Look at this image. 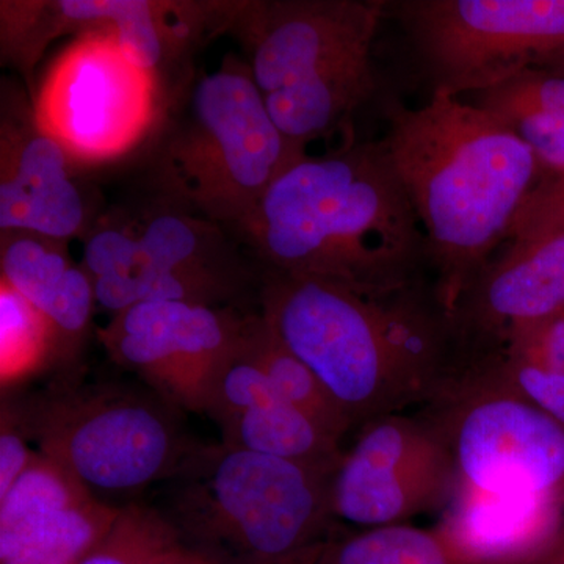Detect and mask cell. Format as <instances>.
<instances>
[{"mask_svg": "<svg viewBox=\"0 0 564 564\" xmlns=\"http://www.w3.org/2000/svg\"><path fill=\"white\" fill-rule=\"evenodd\" d=\"M237 240L262 270L366 295L415 288L426 259L417 215L383 141L344 140L304 155L270 185Z\"/></svg>", "mask_w": 564, "mask_h": 564, "instance_id": "1", "label": "cell"}, {"mask_svg": "<svg viewBox=\"0 0 564 564\" xmlns=\"http://www.w3.org/2000/svg\"><path fill=\"white\" fill-rule=\"evenodd\" d=\"M383 143L423 228L434 296L451 318L470 282L510 239L541 182L533 151L497 115L433 93L386 106Z\"/></svg>", "mask_w": 564, "mask_h": 564, "instance_id": "2", "label": "cell"}, {"mask_svg": "<svg viewBox=\"0 0 564 564\" xmlns=\"http://www.w3.org/2000/svg\"><path fill=\"white\" fill-rule=\"evenodd\" d=\"M259 314L351 426L426 406L459 362L451 318L417 288L366 295L313 276L259 273Z\"/></svg>", "mask_w": 564, "mask_h": 564, "instance_id": "3", "label": "cell"}, {"mask_svg": "<svg viewBox=\"0 0 564 564\" xmlns=\"http://www.w3.org/2000/svg\"><path fill=\"white\" fill-rule=\"evenodd\" d=\"M304 155L274 124L250 65L236 55L182 82L143 152L158 199L232 236Z\"/></svg>", "mask_w": 564, "mask_h": 564, "instance_id": "4", "label": "cell"}, {"mask_svg": "<svg viewBox=\"0 0 564 564\" xmlns=\"http://www.w3.org/2000/svg\"><path fill=\"white\" fill-rule=\"evenodd\" d=\"M383 0L232 2L226 32L245 47L267 110L296 151L343 132L377 91L372 47Z\"/></svg>", "mask_w": 564, "mask_h": 564, "instance_id": "5", "label": "cell"}, {"mask_svg": "<svg viewBox=\"0 0 564 564\" xmlns=\"http://www.w3.org/2000/svg\"><path fill=\"white\" fill-rule=\"evenodd\" d=\"M333 475L206 445L166 514L184 543L223 564H295L336 533Z\"/></svg>", "mask_w": 564, "mask_h": 564, "instance_id": "6", "label": "cell"}, {"mask_svg": "<svg viewBox=\"0 0 564 564\" xmlns=\"http://www.w3.org/2000/svg\"><path fill=\"white\" fill-rule=\"evenodd\" d=\"M2 402L40 454L65 466L99 500L180 480L206 447L182 430L180 410L151 389L63 377Z\"/></svg>", "mask_w": 564, "mask_h": 564, "instance_id": "7", "label": "cell"}, {"mask_svg": "<svg viewBox=\"0 0 564 564\" xmlns=\"http://www.w3.org/2000/svg\"><path fill=\"white\" fill-rule=\"evenodd\" d=\"M147 207L102 218L85 234L82 265L102 310L117 314L150 302L236 307L259 284L220 225L158 198Z\"/></svg>", "mask_w": 564, "mask_h": 564, "instance_id": "8", "label": "cell"}, {"mask_svg": "<svg viewBox=\"0 0 564 564\" xmlns=\"http://www.w3.org/2000/svg\"><path fill=\"white\" fill-rule=\"evenodd\" d=\"M422 415L454 456L458 485L564 507V425L505 383L486 356H463Z\"/></svg>", "mask_w": 564, "mask_h": 564, "instance_id": "9", "label": "cell"}, {"mask_svg": "<svg viewBox=\"0 0 564 564\" xmlns=\"http://www.w3.org/2000/svg\"><path fill=\"white\" fill-rule=\"evenodd\" d=\"M174 91L129 61L110 28H99L79 33L52 58L31 101L41 131L77 170L143 155Z\"/></svg>", "mask_w": 564, "mask_h": 564, "instance_id": "10", "label": "cell"}, {"mask_svg": "<svg viewBox=\"0 0 564 564\" xmlns=\"http://www.w3.org/2000/svg\"><path fill=\"white\" fill-rule=\"evenodd\" d=\"M433 93L459 98L499 87L564 50V0L388 2Z\"/></svg>", "mask_w": 564, "mask_h": 564, "instance_id": "11", "label": "cell"}, {"mask_svg": "<svg viewBox=\"0 0 564 564\" xmlns=\"http://www.w3.org/2000/svg\"><path fill=\"white\" fill-rule=\"evenodd\" d=\"M458 475L443 436L423 415H381L364 423L332 481L337 522L373 529L408 524L445 510Z\"/></svg>", "mask_w": 564, "mask_h": 564, "instance_id": "12", "label": "cell"}, {"mask_svg": "<svg viewBox=\"0 0 564 564\" xmlns=\"http://www.w3.org/2000/svg\"><path fill=\"white\" fill-rule=\"evenodd\" d=\"M247 315L237 307L150 302L98 329L111 361L177 410L203 413L215 377L236 350Z\"/></svg>", "mask_w": 564, "mask_h": 564, "instance_id": "13", "label": "cell"}, {"mask_svg": "<svg viewBox=\"0 0 564 564\" xmlns=\"http://www.w3.org/2000/svg\"><path fill=\"white\" fill-rule=\"evenodd\" d=\"M508 240L452 314L462 356L497 350L516 329L564 313V226L518 228Z\"/></svg>", "mask_w": 564, "mask_h": 564, "instance_id": "14", "label": "cell"}, {"mask_svg": "<svg viewBox=\"0 0 564 564\" xmlns=\"http://www.w3.org/2000/svg\"><path fill=\"white\" fill-rule=\"evenodd\" d=\"M0 115V232H32L68 242L91 228L76 166L41 131L31 96L2 84Z\"/></svg>", "mask_w": 564, "mask_h": 564, "instance_id": "15", "label": "cell"}, {"mask_svg": "<svg viewBox=\"0 0 564 564\" xmlns=\"http://www.w3.org/2000/svg\"><path fill=\"white\" fill-rule=\"evenodd\" d=\"M564 524V507L456 486L434 527L463 564H536Z\"/></svg>", "mask_w": 564, "mask_h": 564, "instance_id": "16", "label": "cell"}, {"mask_svg": "<svg viewBox=\"0 0 564 564\" xmlns=\"http://www.w3.org/2000/svg\"><path fill=\"white\" fill-rule=\"evenodd\" d=\"M0 280L20 292L54 326L62 366L79 355L90 333L95 285L63 240L32 232L0 234Z\"/></svg>", "mask_w": 564, "mask_h": 564, "instance_id": "17", "label": "cell"}, {"mask_svg": "<svg viewBox=\"0 0 564 564\" xmlns=\"http://www.w3.org/2000/svg\"><path fill=\"white\" fill-rule=\"evenodd\" d=\"M477 106L507 122L533 151L541 181L564 191V77L525 69L477 95Z\"/></svg>", "mask_w": 564, "mask_h": 564, "instance_id": "18", "label": "cell"}, {"mask_svg": "<svg viewBox=\"0 0 564 564\" xmlns=\"http://www.w3.org/2000/svg\"><path fill=\"white\" fill-rule=\"evenodd\" d=\"M221 444L336 473L345 452L340 440L289 402L254 408L220 425Z\"/></svg>", "mask_w": 564, "mask_h": 564, "instance_id": "19", "label": "cell"}, {"mask_svg": "<svg viewBox=\"0 0 564 564\" xmlns=\"http://www.w3.org/2000/svg\"><path fill=\"white\" fill-rule=\"evenodd\" d=\"M242 345L289 403L343 441L351 429L347 415L313 370L282 343L261 314L247 315Z\"/></svg>", "mask_w": 564, "mask_h": 564, "instance_id": "20", "label": "cell"}, {"mask_svg": "<svg viewBox=\"0 0 564 564\" xmlns=\"http://www.w3.org/2000/svg\"><path fill=\"white\" fill-rule=\"evenodd\" d=\"M296 564H463L436 529L410 524L334 533Z\"/></svg>", "mask_w": 564, "mask_h": 564, "instance_id": "21", "label": "cell"}, {"mask_svg": "<svg viewBox=\"0 0 564 564\" xmlns=\"http://www.w3.org/2000/svg\"><path fill=\"white\" fill-rule=\"evenodd\" d=\"M93 497L76 475L39 452L31 467L0 499V554L13 549L40 522Z\"/></svg>", "mask_w": 564, "mask_h": 564, "instance_id": "22", "label": "cell"}, {"mask_svg": "<svg viewBox=\"0 0 564 564\" xmlns=\"http://www.w3.org/2000/svg\"><path fill=\"white\" fill-rule=\"evenodd\" d=\"M121 507L93 497L66 508L33 527L20 543L0 554V564H79L110 532Z\"/></svg>", "mask_w": 564, "mask_h": 564, "instance_id": "23", "label": "cell"}, {"mask_svg": "<svg viewBox=\"0 0 564 564\" xmlns=\"http://www.w3.org/2000/svg\"><path fill=\"white\" fill-rule=\"evenodd\" d=\"M61 361V344L50 321L20 292L0 280V381L2 389Z\"/></svg>", "mask_w": 564, "mask_h": 564, "instance_id": "24", "label": "cell"}, {"mask_svg": "<svg viewBox=\"0 0 564 564\" xmlns=\"http://www.w3.org/2000/svg\"><path fill=\"white\" fill-rule=\"evenodd\" d=\"M182 538L169 514L129 502L107 536L79 564H150L166 549L181 543Z\"/></svg>", "mask_w": 564, "mask_h": 564, "instance_id": "25", "label": "cell"}, {"mask_svg": "<svg viewBox=\"0 0 564 564\" xmlns=\"http://www.w3.org/2000/svg\"><path fill=\"white\" fill-rule=\"evenodd\" d=\"M492 364L496 372L502 377L527 402L551 415L564 425V377L532 356L513 347H500L497 350L478 352ZM470 356V355H469Z\"/></svg>", "mask_w": 564, "mask_h": 564, "instance_id": "26", "label": "cell"}, {"mask_svg": "<svg viewBox=\"0 0 564 564\" xmlns=\"http://www.w3.org/2000/svg\"><path fill=\"white\" fill-rule=\"evenodd\" d=\"M502 347H513L564 377V313L510 334Z\"/></svg>", "mask_w": 564, "mask_h": 564, "instance_id": "27", "label": "cell"}, {"mask_svg": "<svg viewBox=\"0 0 564 564\" xmlns=\"http://www.w3.org/2000/svg\"><path fill=\"white\" fill-rule=\"evenodd\" d=\"M29 437L14 419L9 404L2 402L0 417V499L13 488L22 474L35 462L39 452L29 447Z\"/></svg>", "mask_w": 564, "mask_h": 564, "instance_id": "28", "label": "cell"}, {"mask_svg": "<svg viewBox=\"0 0 564 564\" xmlns=\"http://www.w3.org/2000/svg\"><path fill=\"white\" fill-rule=\"evenodd\" d=\"M150 564H223L220 560L215 558L209 552L195 545L177 543L173 547L166 549L161 555L155 556Z\"/></svg>", "mask_w": 564, "mask_h": 564, "instance_id": "29", "label": "cell"}, {"mask_svg": "<svg viewBox=\"0 0 564 564\" xmlns=\"http://www.w3.org/2000/svg\"><path fill=\"white\" fill-rule=\"evenodd\" d=\"M541 212L549 220L564 225V195L547 192L541 199Z\"/></svg>", "mask_w": 564, "mask_h": 564, "instance_id": "30", "label": "cell"}, {"mask_svg": "<svg viewBox=\"0 0 564 564\" xmlns=\"http://www.w3.org/2000/svg\"><path fill=\"white\" fill-rule=\"evenodd\" d=\"M536 564H564V524L543 558Z\"/></svg>", "mask_w": 564, "mask_h": 564, "instance_id": "31", "label": "cell"}, {"mask_svg": "<svg viewBox=\"0 0 564 564\" xmlns=\"http://www.w3.org/2000/svg\"><path fill=\"white\" fill-rule=\"evenodd\" d=\"M536 69L547 70L555 76L564 77V50L555 52L551 57L545 58Z\"/></svg>", "mask_w": 564, "mask_h": 564, "instance_id": "32", "label": "cell"}]
</instances>
